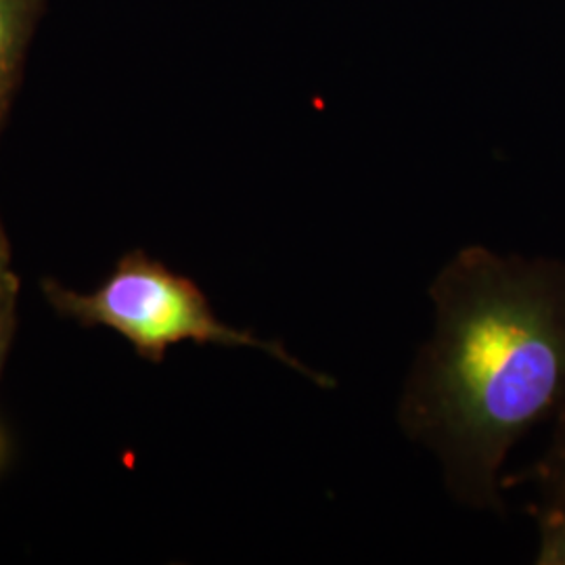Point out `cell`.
I'll list each match as a JSON object with an SVG mask.
<instances>
[{
	"mask_svg": "<svg viewBox=\"0 0 565 565\" xmlns=\"http://www.w3.org/2000/svg\"><path fill=\"white\" fill-rule=\"evenodd\" d=\"M434 333L398 424L436 455L459 505L503 511V465L565 413V260L463 247L429 285Z\"/></svg>",
	"mask_w": 565,
	"mask_h": 565,
	"instance_id": "1",
	"label": "cell"
},
{
	"mask_svg": "<svg viewBox=\"0 0 565 565\" xmlns=\"http://www.w3.org/2000/svg\"><path fill=\"white\" fill-rule=\"evenodd\" d=\"M51 296L61 310L84 323L118 331L151 361H162L166 350L181 342L258 348L308 382L323 390L335 387V380L303 364L281 343L223 323L195 282L141 254L126 258L93 294L53 287Z\"/></svg>",
	"mask_w": 565,
	"mask_h": 565,
	"instance_id": "2",
	"label": "cell"
},
{
	"mask_svg": "<svg viewBox=\"0 0 565 565\" xmlns=\"http://www.w3.org/2000/svg\"><path fill=\"white\" fill-rule=\"evenodd\" d=\"M44 0H0V120L20 82L21 67Z\"/></svg>",
	"mask_w": 565,
	"mask_h": 565,
	"instance_id": "3",
	"label": "cell"
},
{
	"mask_svg": "<svg viewBox=\"0 0 565 565\" xmlns=\"http://www.w3.org/2000/svg\"><path fill=\"white\" fill-rule=\"evenodd\" d=\"M530 482L539 490L536 505H564L565 503V413L555 419V429L551 443L546 446L543 457L525 469L524 473H515L513 478H503V490L507 486Z\"/></svg>",
	"mask_w": 565,
	"mask_h": 565,
	"instance_id": "4",
	"label": "cell"
},
{
	"mask_svg": "<svg viewBox=\"0 0 565 565\" xmlns=\"http://www.w3.org/2000/svg\"><path fill=\"white\" fill-rule=\"evenodd\" d=\"M539 551L536 564L565 565V503L564 505H536Z\"/></svg>",
	"mask_w": 565,
	"mask_h": 565,
	"instance_id": "5",
	"label": "cell"
},
{
	"mask_svg": "<svg viewBox=\"0 0 565 565\" xmlns=\"http://www.w3.org/2000/svg\"><path fill=\"white\" fill-rule=\"evenodd\" d=\"M13 300H15V281L9 275V270L0 264V361L4 356L11 329H13Z\"/></svg>",
	"mask_w": 565,
	"mask_h": 565,
	"instance_id": "6",
	"label": "cell"
}]
</instances>
